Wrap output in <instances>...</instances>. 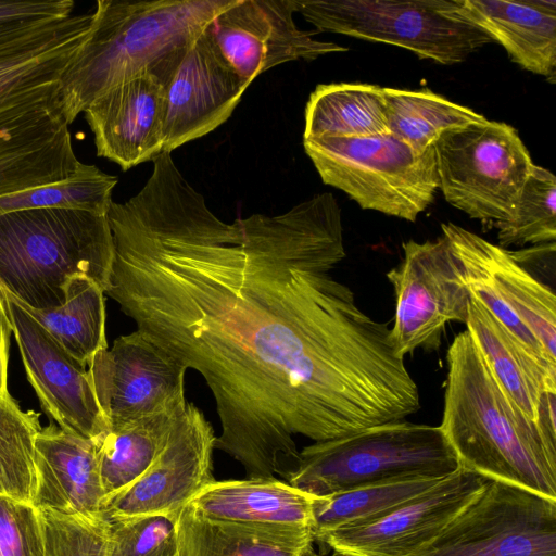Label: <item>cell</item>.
Instances as JSON below:
<instances>
[{
	"label": "cell",
	"mask_w": 556,
	"mask_h": 556,
	"mask_svg": "<svg viewBox=\"0 0 556 556\" xmlns=\"http://www.w3.org/2000/svg\"><path fill=\"white\" fill-rule=\"evenodd\" d=\"M140 191L112 202L104 291L137 330L210 388L215 448L247 479H288L294 437L314 442L405 420L416 381L390 328L331 276L346 256L329 192L277 215L219 219L169 153Z\"/></svg>",
	"instance_id": "cell-1"
},
{
	"label": "cell",
	"mask_w": 556,
	"mask_h": 556,
	"mask_svg": "<svg viewBox=\"0 0 556 556\" xmlns=\"http://www.w3.org/2000/svg\"><path fill=\"white\" fill-rule=\"evenodd\" d=\"M91 12L73 13L0 48V197L75 177L61 77L86 39Z\"/></svg>",
	"instance_id": "cell-2"
},
{
	"label": "cell",
	"mask_w": 556,
	"mask_h": 556,
	"mask_svg": "<svg viewBox=\"0 0 556 556\" xmlns=\"http://www.w3.org/2000/svg\"><path fill=\"white\" fill-rule=\"evenodd\" d=\"M440 428L459 467L556 500V438L507 394L466 329L446 352Z\"/></svg>",
	"instance_id": "cell-3"
},
{
	"label": "cell",
	"mask_w": 556,
	"mask_h": 556,
	"mask_svg": "<svg viewBox=\"0 0 556 556\" xmlns=\"http://www.w3.org/2000/svg\"><path fill=\"white\" fill-rule=\"evenodd\" d=\"M235 0H98L88 35L61 77L68 123L116 86L149 72L165 86L188 47Z\"/></svg>",
	"instance_id": "cell-4"
},
{
	"label": "cell",
	"mask_w": 556,
	"mask_h": 556,
	"mask_svg": "<svg viewBox=\"0 0 556 556\" xmlns=\"http://www.w3.org/2000/svg\"><path fill=\"white\" fill-rule=\"evenodd\" d=\"M113 252L108 214L29 208L0 215V289L28 308L61 306L78 275L105 291Z\"/></svg>",
	"instance_id": "cell-5"
},
{
	"label": "cell",
	"mask_w": 556,
	"mask_h": 556,
	"mask_svg": "<svg viewBox=\"0 0 556 556\" xmlns=\"http://www.w3.org/2000/svg\"><path fill=\"white\" fill-rule=\"evenodd\" d=\"M457 456L439 426L388 422L300 451L288 479L315 496L405 479H444L459 469Z\"/></svg>",
	"instance_id": "cell-6"
},
{
	"label": "cell",
	"mask_w": 556,
	"mask_h": 556,
	"mask_svg": "<svg viewBox=\"0 0 556 556\" xmlns=\"http://www.w3.org/2000/svg\"><path fill=\"white\" fill-rule=\"evenodd\" d=\"M303 146L323 182L364 210L416 222L439 190L434 146L418 150L390 131L303 139Z\"/></svg>",
	"instance_id": "cell-7"
},
{
	"label": "cell",
	"mask_w": 556,
	"mask_h": 556,
	"mask_svg": "<svg viewBox=\"0 0 556 556\" xmlns=\"http://www.w3.org/2000/svg\"><path fill=\"white\" fill-rule=\"evenodd\" d=\"M292 5L317 33L401 47L443 65L462 63L493 42L454 12L455 0H292Z\"/></svg>",
	"instance_id": "cell-8"
},
{
	"label": "cell",
	"mask_w": 556,
	"mask_h": 556,
	"mask_svg": "<svg viewBox=\"0 0 556 556\" xmlns=\"http://www.w3.org/2000/svg\"><path fill=\"white\" fill-rule=\"evenodd\" d=\"M434 150L447 203L494 228L508 219L534 166L513 126L469 123L444 131Z\"/></svg>",
	"instance_id": "cell-9"
},
{
	"label": "cell",
	"mask_w": 556,
	"mask_h": 556,
	"mask_svg": "<svg viewBox=\"0 0 556 556\" xmlns=\"http://www.w3.org/2000/svg\"><path fill=\"white\" fill-rule=\"evenodd\" d=\"M413 556H556V500L486 479L476 497Z\"/></svg>",
	"instance_id": "cell-10"
},
{
	"label": "cell",
	"mask_w": 556,
	"mask_h": 556,
	"mask_svg": "<svg viewBox=\"0 0 556 556\" xmlns=\"http://www.w3.org/2000/svg\"><path fill=\"white\" fill-rule=\"evenodd\" d=\"M403 257L387 273L395 313L390 339L397 355L437 351L451 321L465 324L470 293L447 240L403 243Z\"/></svg>",
	"instance_id": "cell-11"
},
{
	"label": "cell",
	"mask_w": 556,
	"mask_h": 556,
	"mask_svg": "<svg viewBox=\"0 0 556 556\" xmlns=\"http://www.w3.org/2000/svg\"><path fill=\"white\" fill-rule=\"evenodd\" d=\"M88 370L110 431L187 404V369L138 330L97 353Z\"/></svg>",
	"instance_id": "cell-12"
},
{
	"label": "cell",
	"mask_w": 556,
	"mask_h": 556,
	"mask_svg": "<svg viewBox=\"0 0 556 556\" xmlns=\"http://www.w3.org/2000/svg\"><path fill=\"white\" fill-rule=\"evenodd\" d=\"M216 437L204 414L187 402L148 470L124 490L104 498L103 516L110 521L152 515L177 517L201 489L215 481Z\"/></svg>",
	"instance_id": "cell-13"
},
{
	"label": "cell",
	"mask_w": 556,
	"mask_h": 556,
	"mask_svg": "<svg viewBox=\"0 0 556 556\" xmlns=\"http://www.w3.org/2000/svg\"><path fill=\"white\" fill-rule=\"evenodd\" d=\"M27 379L59 427L97 444L110 431L88 366L67 352L12 295L0 289Z\"/></svg>",
	"instance_id": "cell-14"
},
{
	"label": "cell",
	"mask_w": 556,
	"mask_h": 556,
	"mask_svg": "<svg viewBox=\"0 0 556 556\" xmlns=\"http://www.w3.org/2000/svg\"><path fill=\"white\" fill-rule=\"evenodd\" d=\"M485 482L480 475L459 468L386 515L331 531L317 542L337 556H413L448 526Z\"/></svg>",
	"instance_id": "cell-15"
},
{
	"label": "cell",
	"mask_w": 556,
	"mask_h": 556,
	"mask_svg": "<svg viewBox=\"0 0 556 556\" xmlns=\"http://www.w3.org/2000/svg\"><path fill=\"white\" fill-rule=\"evenodd\" d=\"M292 0H235L207 26V31L235 72L249 84L287 62L314 61L348 51L314 37L294 22Z\"/></svg>",
	"instance_id": "cell-16"
},
{
	"label": "cell",
	"mask_w": 556,
	"mask_h": 556,
	"mask_svg": "<svg viewBox=\"0 0 556 556\" xmlns=\"http://www.w3.org/2000/svg\"><path fill=\"white\" fill-rule=\"evenodd\" d=\"M249 86L206 28L188 47L164 88L163 152L214 131L231 116Z\"/></svg>",
	"instance_id": "cell-17"
},
{
	"label": "cell",
	"mask_w": 556,
	"mask_h": 556,
	"mask_svg": "<svg viewBox=\"0 0 556 556\" xmlns=\"http://www.w3.org/2000/svg\"><path fill=\"white\" fill-rule=\"evenodd\" d=\"M97 155L128 170L163 152L164 87L142 72L109 90L85 111Z\"/></svg>",
	"instance_id": "cell-18"
},
{
	"label": "cell",
	"mask_w": 556,
	"mask_h": 556,
	"mask_svg": "<svg viewBox=\"0 0 556 556\" xmlns=\"http://www.w3.org/2000/svg\"><path fill=\"white\" fill-rule=\"evenodd\" d=\"M34 493L38 509L67 515L102 514L105 497L97 443L54 422L41 427L35 440Z\"/></svg>",
	"instance_id": "cell-19"
},
{
	"label": "cell",
	"mask_w": 556,
	"mask_h": 556,
	"mask_svg": "<svg viewBox=\"0 0 556 556\" xmlns=\"http://www.w3.org/2000/svg\"><path fill=\"white\" fill-rule=\"evenodd\" d=\"M454 12L521 68L556 81V1L455 0Z\"/></svg>",
	"instance_id": "cell-20"
},
{
	"label": "cell",
	"mask_w": 556,
	"mask_h": 556,
	"mask_svg": "<svg viewBox=\"0 0 556 556\" xmlns=\"http://www.w3.org/2000/svg\"><path fill=\"white\" fill-rule=\"evenodd\" d=\"M315 497L280 479L215 480L187 506L216 521L312 530Z\"/></svg>",
	"instance_id": "cell-21"
},
{
	"label": "cell",
	"mask_w": 556,
	"mask_h": 556,
	"mask_svg": "<svg viewBox=\"0 0 556 556\" xmlns=\"http://www.w3.org/2000/svg\"><path fill=\"white\" fill-rule=\"evenodd\" d=\"M442 235L463 244L486 269L507 307L531 330L556 363V296L513 254L456 224L441 225Z\"/></svg>",
	"instance_id": "cell-22"
},
{
	"label": "cell",
	"mask_w": 556,
	"mask_h": 556,
	"mask_svg": "<svg viewBox=\"0 0 556 556\" xmlns=\"http://www.w3.org/2000/svg\"><path fill=\"white\" fill-rule=\"evenodd\" d=\"M465 325L507 394L544 428L540 422L542 400L546 392L556 393V371L532 357L471 295Z\"/></svg>",
	"instance_id": "cell-23"
},
{
	"label": "cell",
	"mask_w": 556,
	"mask_h": 556,
	"mask_svg": "<svg viewBox=\"0 0 556 556\" xmlns=\"http://www.w3.org/2000/svg\"><path fill=\"white\" fill-rule=\"evenodd\" d=\"M176 556H305L309 529H281L216 521L185 505L176 517Z\"/></svg>",
	"instance_id": "cell-24"
},
{
	"label": "cell",
	"mask_w": 556,
	"mask_h": 556,
	"mask_svg": "<svg viewBox=\"0 0 556 556\" xmlns=\"http://www.w3.org/2000/svg\"><path fill=\"white\" fill-rule=\"evenodd\" d=\"M304 118L303 139L386 132L383 87L361 83L318 85L308 98Z\"/></svg>",
	"instance_id": "cell-25"
},
{
	"label": "cell",
	"mask_w": 556,
	"mask_h": 556,
	"mask_svg": "<svg viewBox=\"0 0 556 556\" xmlns=\"http://www.w3.org/2000/svg\"><path fill=\"white\" fill-rule=\"evenodd\" d=\"M22 306L67 352L87 366L97 353L108 349L104 291L89 277H73L66 287L65 302L54 309Z\"/></svg>",
	"instance_id": "cell-26"
},
{
	"label": "cell",
	"mask_w": 556,
	"mask_h": 556,
	"mask_svg": "<svg viewBox=\"0 0 556 556\" xmlns=\"http://www.w3.org/2000/svg\"><path fill=\"white\" fill-rule=\"evenodd\" d=\"M185 407L146 417L103 437L97 453L104 498L124 490L148 470Z\"/></svg>",
	"instance_id": "cell-27"
},
{
	"label": "cell",
	"mask_w": 556,
	"mask_h": 556,
	"mask_svg": "<svg viewBox=\"0 0 556 556\" xmlns=\"http://www.w3.org/2000/svg\"><path fill=\"white\" fill-rule=\"evenodd\" d=\"M383 100L388 131L418 150L434 146L448 129L485 118L428 88L383 87Z\"/></svg>",
	"instance_id": "cell-28"
},
{
	"label": "cell",
	"mask_w": 556,
	"mask_h": 556,
	"mask_svg": "<svg viewBox=\"0 0 556 556\" xmlns=\"http://www.w3.org/2000/svg\"><path fill=\"white\" fill-rule=\"evenodd\" d=\"M438 481L440 480H394L367 484L327 496H316L313 502L314 541H318L331 531L365 523L383 516Z\"/></svg>",
	"instance_id": "cell-29"
},
{
	"label": "cell",
	"mask_w": 556,
	"mask_h": 556,
	"mask_svg": "<svg viewBox=\"0 0 556 556\" xmlns=\"http://www.w3.org/2000/svg\"><path fill=\"white\" fill-rule=\"evenodd\" d=\"M39 414L23 410L11 395L0 394V495L31 503L35 440Z\"/></svg>",
	"instance_id": "cell-30"
},
{
	"label": "cell",
	"mask_w": 556,
	"mask_h": 556,
	"mask_svg": "<svg viewBox=\"0 0 556 556\" xmlns=\"http://www.w3.org/2000/svg\"><path fill=\"white\" fill-rule=\"evenodd\" d=\"M117 181L96 165L84 163L71 179L0 197V215L29 208H75L106 215Z\"/></svg>",
	"instance_id": "cell-31"
},
{
	"label": "cell",
	"mask_w": 556,
	"mask_h": 556,
	"mask_svg": "<svg viewBox=\"0 0 556 556\" xmlns=\"http://www.w3.org/2000/svg\"><path fill=\"white\" fill-rule=\"evenodd\" d=\"M500 247L546 244L556 239V177L533 166L507 220L495 227Z\"/></svg>",
	"instance_id": "cell-32"
},
{
	"label": "cell",
	"mask_w": 556,
	"mask_h": 556,
	"mask_svg": "<svg viewBox=\"0 0 556 556\" xmlns=\"http://www.w3.org/2000/svg\"><path fill=\"white\" fill-rule=\"evenodd\" d=\"M45 556H108L109 520L101 515H67L39 509Z\"/></svg>",
	"instance_id": "cell-33"
},
{
	"label": "cell",
	"mask_w": 556,
	"mask_h": 556,
	"mask_svg": "<svg viewBox=\"0 0 556 556\" xmlns=\"http://www.w3.org/2000/svg\"><path fill=\"white\" fill-rule=\"evenodd\" d=\"M176 517L109 520L108 556H176Z\"/></svg>",
	"instance_id": "cell-34"
},
{
	"label": "cell",
	"mask_w": 556,
	"mask_h": 556,
	"mask_svg": "<svg viewBox=\"0 0 556 556\" xmlns=\"http://www.w3.org/2000/svg\"><path fill=\"white\" fill-rule=\"evenodd\" d=\"M0 556H45L40 510L0 495Z\"/></svg>",
	"instance_id": "cell-35"
},
{
	"label": "cell",
	"mask_w": 556,
	"mask_h": 556,
	"mask_svg": "<svg viewBox=\"0 0 556 556\" xmlns=\"http://www.w3.org/2000/svg\"><path fill=\"white\" fill-rule=\"evenodd\" d=\"M74 7L72 0H0V48L65 20Z\"/></svg>",
	"instance_id": "cell-36"
},
{
	"label": "cell",
	"mask_w": 556,
	"mask_h": 556,
	"mask_svg": "<svg viewBox=\"0 0 556 556\" xmlns=\"http://www.w3.org/2000/svg\"><path fill=\"white\" fill-rule=\"evenodd\" d=\"M12 333V324L0 293V394L3 395L10 394L8 390V363Z\"/></svg>",
	"instance_id": "cell-37"
},
{
	"label": "cell",
	"mask_w": 556,
	"mask_h": 556,
	"mask_svg": "<svg viewBox=\"0 0 556 556\" xmlns=\"http://www.w3.org/2000/svg\"><path fill=\"white\" fill-rule=\"evenodd\" d=\"M305 556H318V553H316L313 548Z\"/></svg>",
	"instance_id": "cell-38"
},
{
	"label": "cell",
	"mask_w": 556,
	"mask_h": 556,
	"mask_svg": "<svg viewBox=\"0 0 556 556\" xmlns=\"http://www.w3.org/2000/svg\"><path fill=\"white\" fill-rule=\"evenodd\" d=\"M318 556H324V555H320V554H319Z\"/></svg>",
	"instance_id": "cell-39"
}]
</instances>
